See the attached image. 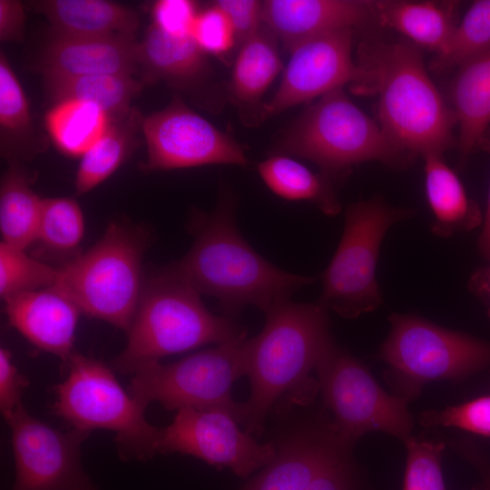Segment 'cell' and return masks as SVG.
<instances>
[{
    "mask_svg": "<svg viewBox=\"0 0 490 490\" xmlns=\"http://www.w3.org/2000/svg\"><path fill=\"white\" fill-rule=\"evenodd\" d=\"M25 249L0 243V296H13L52 287L58 276L54 268L28 255Z\"/></svg>",
    "mask_w": 490,
    "mask_h": 490,
    "instance_id": "cell-34",
    "label": "cell"
},
{
    "mask_svg": "<svg viewBox=\"0 0 490 490\" xmlns=\"http://www.w3.org/2000/svg\"><path fill=\"white\" fill-rule=\"evenodd\" d=\"M139 43L132 36L73 37L53 34L44 46L43 76L99 74L134 75L139 71Z\"/></svg>",
    "mask_w": 490,
    "mask_h": 490,
    "instance_id": "cell-19",
    "label": "cell"
},
{
    "mask_svg": "<svg viewBox=\"0 0 490 490\" xmlns=\"http://www.w3.org/2000/svg\"><path fill=\"white\" fill-rule=\"evenodd\" d=\"M138 55L144 83L164 82L180 90H193L211 74L208 54L191 35H169L152 24L139 43Z\"/></svg>",
    "mask_w": 490,
    "mask_h": 490,
    "instance_id": "cell-20",
    "label": "cell"
},
{
    "mask_svg": "<svg viewBox=\"0 0 490 490\" xmlns=\"http://www.w3.org/2000/svg\"><path fill=\"white\" fill-rule=\"evenodd\" d=\"M29 385L26 377L15 366L12 354L5 348H0V410L5 418L22 404L24 389Z\"/></svg>",
    "mask_w": 490,
    "mask_h": 490,
    "instance_id": "cell-41",
    "label": "cell"
},
{
    "mask_svg": "<svg viewBox=\"0 0 490 490\" xmlns=\"http://www.w3.org/2000/svg\"><path fill=\"white\" fill-rule=\"evenodd\" d=\"M486 490H490V483L488 484Z\"/></svg>",
    "mask_w": 490,
    "mask_h": 490,
    "instance_id": "cell-45",
    "label": "cell"
},
{
    "mask_svg": "<svg viewBox=\"0 0 490 490\" xmlns=\"http://www.w3.org/2000/svg\"><path fill=\"white\" fill-rule=\"evenodd\" d=\"M11 431L15 480L11 490H99L81 463L90 433L55 429L20 404L5 418Z\"/></svg>",
    "mask_w": 490,
    "mask_h": 490,
    "instance_id": "cell-12",
    "label": "cell"
},
{
    "mask_svg": "<svg viewBox=\"0 0 490 490\" xmlns=\"http://www.w3.org/2000/svg\"><path fill=\"white\" fill-rule=\"evenodd\" d=\"M315 372L324 406L332 413L333 426L345 441L354 445L372 431L403 441L411 436L413 418L407 401L385 391L362 362L334 341Z\"/></svg>",
    "mask_w": 490,
    "mask_h": 490,
    "instance_id": "cell-11",
    "label": "cell"
},
{
    "mask_svg": "<svg viewBox=\"0 0 490 490\" xmlns=\"http://www.w3.org/2000/svg\"><path fill=\"white\" fill-rule=\"evenodd\" d=\"M376 18L395 29L418 47L439 54L448 43L456 24V4L435 1H375Z\"/></svg>",
    "mask_w": 490,
    "mask_h": 490,
    "instance_id": "cell-25",
    "label": "cell"
},
{
    "mask_svg": "<svg viewBox=\"0 0 490 490\" xmlns=\"http://www.w3.org/2000/svg\"><path fill=\"white\" fill-rule=\"evenodd\" d=\"M243 332L231 318L212 314L201 294L171 265L144 282L126 346L112 368L133 374L162 358L221 344Z\"/></svg>",
    "mask_w": 490,
    "mask_h": 490,
    "instance_id": "cell-4",
    "label": "cell"
},
{
    "mask_svg": "<svg viewBox=\"0 0 490 490\" xmlns=\"http://www.w3.org/2000/svg\"><path fill=\"white\" fill-rule=\"evenodd\" d=\"M28 5L47 18L58 35L135 37L140 24L136 11L107 0H40Z\"/></svg>",
    "mask_w": 490,
    "mask_h": 490,
    "instance_id": "cell-22",
    "label": "cell"
},
{
    "mask_svg": "<svg viewBox=\"0 0 490 490\" xmlns=\"http://www.w3.org/2000/svg\"><path fill=\"white\" fill-rule=\"evenodd\" d=\"M485 273V276L481 279L484 280L481 284V287L484 289V290L488 294L490 298V270H488Z\"/></svg>",
    "mask_w": 490,
    "mask_h": 490,
    "instance_id": "cell-44",
    "label": "cell"
},
{
    "mask_svg": "<svg viewBox=\"0 0 490 490\" xmlns=\"http://www.w3.org/2000/svg\"><path fill=\"white\" fill-rule=\"evenodd\" d=\"M142 120L134 108L111 117L103 136L80 158L74 183L76 194L87 193L100 185L127 160L134 149Z\"/></svg>",
    "mask_w": 490,
    "mask_h": 490,
    "instance_id": "cell-26",
    "label": "cell"
},
{
    "mask_svg": "<svg viewBox=\"0 0 490 490\" xmlns=\"http://www.w3.org/2000/svg\"><path fill=\"white\" fill-rule=\"evenodd\" d=\"M490 51V0L475 1L456 24L446 47L436 54L433 69L443 72Z\"/></svg>",
    "mask_w": 490,
    "mask_h": 490,
    "instance_id": "cell-32",
    "label": "cell"
},
{
    "mask_svg": "<svg viewBox=\"0 0 490 490\" xmlns=\"http://www.w3.org/2000/svg\"><path fill=\"white\" fill-rule=\"evenodd\" d=\"M277 40L263 24L238 50L228 94L248 124L262 122V98L282 70Z\"/></svg>",
    "mask_w": 490,
    "mask_h": 490,
    "instance_id": "cell-21",
    "label": "cell"
},
{
    "mask_svg": "<svg viewBox=\"0 0 490 490\" xmlns=\"http://www.w3.org/2000/svg\"><path fill=\"white\" fill-rule=\"evenodd\" d=\"M122 74H99L78 76H43L49 98L58 102L77 99L96 104L111 117L128 112L132 100L145 84Z\"/></svg>",
    "mask_w": 490,
    "mask_h": 490,
    "instance_id": "cell-29",
    "label": "cell"
},
{
    "mask_svg": "<svg viewBox=\"0 0 490 490\" xmlns=\"http://www.w3.org/2000/svg\"><path fill=\"white\" fill-rule=\"evenodd\" d=\"M420 422L426 427L445 426L490 436V395L461 405L421 414Z\"/></svg>",
    "mask_w": 490,
    "mask_h": 490,
    "instance_id": "cell-36",
    "label": "cell"
},
{
    "mask_svg": "<svg viewBox=\"0 0 490 490\" xmlns=\"http://www.w3.org/2000/svg\"><path fill=\"white\" fill-rule=\"evenodd\" d=\"M25 24L24 5L17 0H0V40L20 42Z\"/></svg>",
    "mask_w": 490,
    "mask_h": 490,
    "instance_id": "cell-42",
    "label": "cell"
},
{
    "mask_svg": "<svg viewBox=\"0 0 490 490\" xmlns=\"http://www.w3.org/2000/svg\"><path fill=\"white\" fill-rule=\"evenodd\" d=\"M358 94L377 97L378 124L400 151L415 157L443 154L454 144L456 119L429 78L418 46L368 41L358 48Z\"/></svg>",
    "mask_w": 490,
    "mask_h": 490,
    "instance_id": "cell-2",
    "label": "cell"
},
{
    "mask_svg": "<svg viewBox=\"0 0 490 490\" xmlns=\"http://www.w3.org/2000/svg\"><path fill=\"white\" fill-rule=\"evenodd\" d=\"M247 339L245 331L173 363L146 364L132 374L128 392L144 407L157 401L170 410L222 408L240 423L242 403L234 401L231 388L246 375Z\"/></svg>",
    "mask_w": 490,
    "mask_h": 490,
    "instance_id": "cell-10",
    "label": "cell"
},
{
    "mask_svg": "<svg viewBox=\"0 0 490 490\" xmlns=\"http://www.w3.org/2000/svg\"><path fill=\"white\" fill-rule=\"evenodd\" d=\"M147 237L121 222L110 223L89 250L58 268L55 286L82 313L127 331L142 295V261Z\"/></svg>",
    "mask_w": 490,
    "mask_h": 490,
    "instance_id": "cell-6",
    "label": "cell"
},
{
    "mask_svg": "<svg viewBox=\"0 0 490 490\" xmlns=\"http://www.w3.org/2000/svg\"><path fill=\"white\" fill-rule=\"evenodd\" d=\"M46 131L64 155L81 158L103 136L111 116L90 102L66 99L55 102L44 117Z\"/></svg>",
    "mask_w": 490,
    "mask_h": 490,
    "instance_id": "cell-30",
    "label": "cell"
},
{
    "mask_svg": "<svg viewBox=\"0 0 490 490\" xmlns=\"http://www.w3.org/2000/svg\"><path fill=\"white\" fill-rule=\"evenodd\" d=\"M404 442L407 460L403 490H446L441 466L444 443L412 436Z\"/></svg>",
    "mask_w": 490,
    "mask_h": 490,
    "instance_id": "cell-35",
    "label": "cell"
},
{
    "mask_svg": "<svg viewBox=\"0 0 490 490\" xmlns=\"http://www.w3.org/2000/svg\"><path fill=\"white\" fill-rule=\"evenodd\" d=\"M423 159L426 195L434 216L433 233L447 238L476 227L481 221L480 212L443 154L430 153Z\"/></svg>",
    "mask_w": 490,
    "mask_h": 490,
    "instance_id": "cell-24",
    "label": "cell"
},
{
    "mask_svg": "<svg viewBox=\"0 0 490 490\" xmlns=\"http://www.w3.org/2000/svg\"><path fill=\"white\" fill-rule=\"evenodd\" d=\"M332 421H313L289 433L276 445L274 458L241 490H306L310 482L342 447Z\"/></svg>",
    "mask_w": 490,
    "mask_h": 490,
    "instance_id": "cell-16",
    "label": "cell"
},
{
    "mask_svg": "<svg viewBox=\"0 0 490 490\" xmlns=\"http://www.w3.org/2000/svg\"><path fill=\"white\" fill-rule=\"evenodd\" d=\"M478 147L490 152V129L482 137ZM478 250L484 258L490 260V189L484 224L478 239Z\"/></svg>",
    "mask_w": 490,
    "mask_h": 490,
    "instance_id": "cell-43",
    "label": "cell"
},
{
    "mask_svg": "<svg viewBox=\"0 0 490 490\" xmlns=\"http://www.w3.org/2000/svg\"><path fill=\"white\" fill-rule=\"evenodd\" d=\"M353 32L331 31L298 44L289 52L290 59L276 93L264 103L262 121L347 83H357L361 69L352 58Z\"/></svg>",
    "mask_w": 490,
    "mask_h": 490,
    "instance_id": "cell-15",
    "label": "cell"
},
{
    "mask_svg": "<svg viewBox=\"0 0 490 490\" xmlns=\"http://www.w3.org/2000/svg\"><path fill=\"white\" fill-rule=\"evenodd\" d=\"M228 16L235 34L236 50L263 24V2L257 0H218L213 2Z\"/></svg>",
    "mask_w": 490,
    "mask_h": 490,
    "instance_id": "cell-40",
    "label": "cell"
},
{
    "mask_svg": "<svg viewBox=\"0 0 490 490\" xmlns=\"http://www.w3.org/2000/svg\"><path fill=\"white\" fill-rule=\"evenodd\" d=\"M257 169L266 186L282 199L309 201L328 216L341 210L331 179L313 172L290 156L273 154Z\"/></svg>",
    "mask_w": 490,
    "mask_h": 490,
    "instance_id": "cell-28",
    "label": "cell"
},
{
    "mask_svg": "<svg viewBox=\"0 0 490 490\" xmlns=\"http://www.w3.org/2000/svg\"><path fill=\"white\" fill-rule=\"evenodd\" d=\"M453 82V111L458 125L459 164L464 166L489 129L490 51L466 62Z\"/></svg>",
    "mask_w": 490,
    "mask_h": 490,
    "instance_id": "cell-23",
    "label": "cell"
},
{
    "mask_svg": "<svg viewBox=\"0 0 490 490\" xmlns=\"http://www.w3.org/2000/svg\"><path fill=\"white\" fill-rule=\"evenodd\" d=\"M275 152L310 161L330 179L368 161L400 168L413 159L391 142L343 88L308 106L281 134Z\"/></svg>",
    "mask_w": 490,
    "mask_h": 490,
    "instance_id": "cell-5",
    "label": "cell"
},
{
    "mask_svg": "<svg viewBox=\"0 0 490 490\" xmlns=\"http://www.w3.org/2000/svg\"><path fill=\"white\" fill-rule=\"evenodd\" d=\"M191 37L205 54L220 58H224L236 49L232 25L226 14L214 3L198 12Z\"/></svg>",
    "mask_w": 490,
    "mask_h": 490,
    "instance_id": "cell-37",
    "label": "cell"
},
{
    "mask_svg": "<svg viewBox=\"0 0 490 490\" xmlns=\"http://www.w3.org/2000/svg\"><path fill=\"white\" fill-rule=\"evenodd\" d=\"M235 207L232 194L223 191L213 211L193 213L192 246L172 264L200 294L216 299L224 316L231 318L250 305L266 313L313 281L261 257L238 230Z\"/></svg>",
    "mask_w": 490,
    "mask_h": 490,
    "instance_id": "cell-1",
    "label": "cell"
},
{
    "mask_svg": "<svg viewBox=\"0 0 490 490\" xmlns=\"http://www.w3.org/2000/svg\"><path fill=\"white\" fill-rule=\"evenodd\" d=\"M34 126L24 91L5 54H0L1 153L10 162H21L41 148L34 142Z\"/></svg>",
    "mask_w": 490,
    "mask_h": 490,
    "instance_id": "cell-31",
    "label": "cell"
},
{
    "mask_svg": "<svg viewBox=\"0 0 490 490\" xmlns=\"http://www.w3.org/2000/svg\"><path fill=\"white\" fill-rule=\"evenodd\" d=\"M376 18L375 1L361 0H267L263 24L290 52L312 36L353 29Z\"/></svg>",
    "mask_w": 490,
    "mask_h": 490,
    "instance_id": "cell-18",
    "label": "cell"
},
{
    "mask_svg": "<svg viewBox=\"0 0 490 490\" xmlns=\"http://www.w3.org/2000/svg\"><path fill=\"white\" fill-rule=\"evenodd\" d=\"M32 177L18 162H10L0 186L2 241L25 249L36 240L43 199L32 188Z\"/></svg>",
    "mask_w": 490,
    "mask_h": 490,
    "instance_id": "cell-27",
    "label": "cell"
},
{
    "mask_svg": "<svg viewBox=\"0 0 490 490\" xmlns=\"http://www.w3.org/2000/svg\"><path fill=\"white\" fill-rule=\"evenodd\" d=\"M351 446L342 447L321 468L306 490H358V477Z\"/></svg>",
    "mask_w": 490,
    "mask_h": 490,
    "instance_id": "cell-39",
    "label": "cell"
},
{
    "mask_svg": "<svg viewBox=\"0 0 490 490\" xmlns=\"http://www.w3.org/2000/svg\"><path fill=\"white\" fill-rule=\"evenodd\" d=\"M379 349L396 395L408 401L436 380H456L490 367V343L421 317L394 313Z\"/></svg>",
    "mask_w": 490,
    "mask_h": 490,
    "instance_id": "cell-8",
    "label": "cell"
},
{
    "mask_svg": "<svg viewBox=\"0 0 490 490\" xmlns=\"http://www.w3.org/2000/svg\"><path fill=\"white\" fill-rule=\"evenodd\" d=\"M84 217L73 198L43 199L35 242L57 255L73 254L84 235Z\"/></svg>",
    "mask_w": 490,
    "mask_h": 490,
    "instance_id": "cell-33",
    "label": "cell"
},
{
    "mask_svg": "<svg viewBox=\"0 0 490 490\" xmlns=\"http://www.w3.org/2000/svg\"><path fill=\"white\" fill-rule=\"evenodd\" d=\"M413 215V210L391 206L379 196L350 204L338 246L321 276L318 302L348 318L377 309L382 303L377 279L382 241L393 225Z\"/></svg>",
    "mask_w": 490,
    "mask_h": 490,
    "instance_id": "cell-9",
    "label": "cell"
},
{
    "mask_svg": "<svg viewBox=\"0 0 490 490\" xmlns=\"http://www.w3.org/2000/svg\"><path fill=\"white\" fill-rule=\"evenodd\" d=\"M147 171H167L213 164H248L243 147L230 135L191 109L179 96L162 110L144 117Z\"/></svg>",
    "mask_w": 490,
    "mask_h": 490,
    "instance_id": "cell-13",
    "label": "cell"
},
{
    "mask_svg": "<svg viewBox=\"0 0 490 490\" xmlns=\"http://www.w3.org/2000/svg\"><path fill=\"white\" fill-rule=\"evenodd\" d=\"M63 368L67 377L53 387L56 416L88 433L113 431L122 460L146 461L157 454L160 429L146 420V407L122 387L110 368L74 352Z\"/></svg>",
    "mask_w": 490,
    "mask_h": 490,
    "instance_id": "cell-7",
    "label": "cell"
},
{
    "mask_svg": "<svg viewBox=\"0 0 490 490\" xmlns=\"http://www.w3.org/2000/svg\"><path fill=\"white\" fill-rule=\"evenodd\" d=\"M239 421L222 408H182L160 429L157 454L192 456L216 467H228L240 477L268 465L275 456L273 443L260 444L243 432Z\"/></svg>",
    "mask_w": 490,
    "mask_h": 490,
    "instance_id": "cell-14",
    "label": "cell"
},
{
    "mask_svg": "<svg viewBox=\"0 0 490 490\" xmlns=\"http://www.w3.org/2000/svg\"><path fill=\"white\" fill-rule=\"evenodd\" d=\"M9 324L38 348L57 356L63 367L75 352L74 341L82 313L55 285L4 300Z\"/></svg>",
    "mask_w": 490,
    "mask_h": 490,
    "instance_id": "cell-17",
    "label": "cell"
},
{
    "mask_svg": "<svg viewBox=\"0 0 490 490\" xmlns=\"http://www.w3.org/2000/svg\"><path fill=\"white\" fill-rule=\"evenodd\" d=\"M262 330L246 342V376L250 398L242 403L241 424L251 436H260L269 412L284 395L308 404L318 390L310 376L334 341L329 333L328 309L318 301L290 299L266 313Z\"/></svg>",
    "mask_w": 490,
    "mask_h": 490,
    "instance_id": "cell-3",
    "label": "cell"
},
{
    "mask_svg": "<svg viewBox=\"0 0 490 490\" xmlns=\"http://www.w3.org/2000/svg\"><path fill=\"white\" fill-rule=\"evenodd\" d=\"M198 12L197 4L191 0H159L152 7V24L169 35H191Z\"/></svg>",
    "mask_w": 490,
    "mask_h": 490,
    "instance_id": "cell-38",
    "label": "cell"
}]
</instances>
